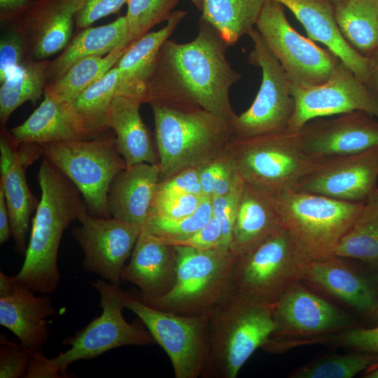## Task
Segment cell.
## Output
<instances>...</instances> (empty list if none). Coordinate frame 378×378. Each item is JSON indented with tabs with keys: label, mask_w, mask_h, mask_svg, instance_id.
Listing matches in <instances>:
<instances>
[{
	"label": "cell",
	"mask_w": 378,
	"mask_h": 378,
	"mask_svg": "<svg viewBox=\"0 0 378 378\" xmlns=\"http://www.w3.org/2000/svg\"><path fill=\"white\" fill-rule=\"evenodd\" d=\"M110 130V129H109ZM109 130L86 139L41 144L42 155L77 187L91 215L111 218L107 195L114 176L126 168Z\"/></svg>",
	"instance_id": "8992f818"
},
{
	"label": "cell",
	"mask_w": 378,
	"mask_h": 378,
	"mask_svg": "<svg viewBox=\"0 0 378 378\" xmlns=\"http://www.w3.org/2000/svg\"><path fill=\"white\" fill-rule=\"evenodd\" d=\"M295 109L286 131L298 133L309 121L354 111L378 119V99L341 61L330 77L314 86L290 83Z\"/></svg>",
	"instance_id": "5bb4252c"
},
{
	"label": "cell",
	"mask_w": 378,
	"mask_h": 378,
	"mask_svg": "<svg viewBox=\"0 0 378 378\" xmlns=\"http://www.w3.org/2000/svg\"><path fill=\"white\" fill-rule=\"evenodd\" d=\"M187 12L174 10L162 28L149 31L130 44L115 64L118 73L116 95L131 97L146 102V85L158 53Z\"/></svg>",
	"instance_id": "d4e9b609"
},
{
	"label": "cell",
	"mask_w": 378,
	"mask_h": 378,
	"mask_svg": "<svg viewBox=\"0 0 378 378\" xmlns=\"http://www.w3.org/2000/svg\"><path fill=\"white\" fill-rule=\"evenodd\" d=\"M200 11L202 9L203 0H189Z\"/></svg>",
	"instance_id": "9f6ffc18"
},
{
	"label": "cell",
	"mask_w": 378,
	"mask_h": 378,
	"mask_svg": "<svg viewBox=\"0 0 378 378\" xmlns=\"http://www.w3.org/2000/svg\"><path fill=\"white\" fill-rule=\"evenodd\" d=\"M244 185L241 180L227 194L211 198L213 216L218 219L222 229V246L230 249V242L234 224L239 201Z\"/></svg>",
	"instance_id": "7bdbcfd3"
},
{
	"label": "cell",
	"mask_w": 378,
	"mask_h": 378,
	"mask_svg": "<svg viewBox=\"0 0 378 378\" xmlns=\"http://www.w3.org/2000/svg\"><path fill=\"white\" fill-rule=\"evenodd\" d=\"M206 197L204 195L157 190L151 215L169 218L186 217L192 214Z\"/></svg>",
	"instance_id": "60d3db41"
},
{
	"label": "cell",
	"mask_w": 378,
	"mask_h": 378,
	"mask_svg": "<svg viewBox=\"0 0 378 378\" xmlns=\"http://www.w3.org/2000/svg\"><path fill=\"white\" fill-rule=\"evenodd\" d=\"M378 146L365 151L315 159L293 190L365 202L378 188Z\"/></svg>",
	"instance_id": "9a60e30c"
},
{
	"label": "cell",
	"mask_w": 378,
	"mask_h": 378,
	"mask_svg": "<svg viewBox=\"0 0 378 378\" xmlns=\"http://www.w3.org/2000/svg\"><path fill=\"white\" fill-rule=\"evenodd\" d=\"M47 69L48 83L59 78L74 63L90 56H104L117 48L130 44L125 15L113 22L80 29Z\"/></svg>",
	"instance_id": "f1b7e54d"
},
{
	"label": "cell",
	"mask_w": 378,
	"mask_h": 378,
	"mask_svg": "<svg viewBox=\"0 0 378 378\" xmlns=\"http://www.w3.org/2000/svg\"><path fill=\"white\" fill-rule=\"evenodd\" d=\"M267 0H203L201 18L212 25L229 45L255 28Z\"/></svg>",
	"instance_id": "d6a6232c"
},
{
	"label": "cell",
	"mask_w": 378,
	"mask_h": 378,
	"mask_svg": "<svg viewBox=\"0 0 378 378\" xmlns=\"http://www.w3.org/2000/svg\"><path fill=\"white\" fill-rule=\"evenodd\" d=\"M178 266L176 246L141 231L125 265L121 280L139 288L134 291L143 302L159 298L175 284Z\"/></svg>",
	"instance_id": "44dd1931"
},
{
	"label": "cell",
	"mask_w": 378,
	"mask_h": 378,
	"mask_svg": "<svg viewBox=\"0 0 378 378\" xmlns=\"http://www.w3.org/2000/svg\"><path fill=\"white\" fill-rule=\"evenodd\" d=\"M274 305L231 288L211 309L209 351L203 378H235L241 367L275 331Z\"/></svg>",
	"instance_id": "277c9868"
},
{
	"label": "cell",
	"mask_w": 378,
	"mask_h": 378,
	"mask_svg": "<svg viewBox=\"0 0 378 378\" xmlns=\"http://www.w3.org/2000/svg\"><path fill=\"white\" fill-rule=\"evenodd\" d=\"M274 312L276 328L267 342L289 333L314 335L354 328L351 317L299 283L274 304Z\"/></svg>",
	"instance_id": "d6986e66"
},
{
	"label": "cell",
	"mask_w": 378,
	"mask_h": 378,
	"mask_svg": "<svg viewBox=\"0 0 378 378\" xmlns=\"http://www.w3.org/2000/svg\"><path fill=\"white\" fill-rule=\"evenodd\" d=\"M179 0H127L125 14L130 43L167 21Z\"/></svg>",
	"instance_id": "f35d334b"
},
{
	"label": "cell",
	"mask_w": 378,
	"mask_h": 378,
	"mask_svg": "<svg viewBox=\"0 0 378 378\" xmlns=\"http://www.w3.org/2000/svg\"><path fill=\"white\" fill-rule=\"evenodd\" d=\"M12 236L10 220L6 199L0 188V244L2 245Z\"/></svg>",
	"instance_id": "f5cc1de1"
},
{
	"label": "cell",
	"mask_w": 378,
	"mask_h": 378,
	"mask_svg": "<svg viewBox=\"0 0 378 378\" xmlns=\"http://www.w3.org/2000/svg\"><path fill=\"white\" fill-rule=\"evenodd\" d=\"M35 0H0L1 25L16 22Z\"/></svg>",
	"instance_id": "f907efd6"
},
{
	"label": "cell",
	"mask_w": 378,
	"mask_h": 378,
	"mask_svg": "<svg viewBox=\"0 0 378 378\" xmlns=\"http://www.w3.org/2000/svg\"><path fill=\"white\" fill-rule=\"evenodd\" d=\"M288 8L309 37L324 44L365 84L370 59L360 55L344 38L337 24L334 5L328 0H276Z\"/></svg>",
	"instance_id": "603a6c76"
},
{
	"label": "cell",
	"mask_w": 378,
	"mask_h": 378,
	"mask_svg": "<svg viewBox=\"0 0 378 378\" xmlns=\"http://www.w3.org/2000/svg\"><path fill=\"white\" fill-rule=\"evenodd\" d=\"M228 162L227 153L220 158L198 169L200 183L204 196L211 198L216 183Z\"/></svg>",
	"instance_id": "c3c4849f"
},
{
	"label": "cell",
	"mask_w": 378,
	"mask_h": 378,
	"mask_svg": "<svg viewBox=\"0 0 378 378\" xmlns=\"http://www.w3.org/2000/svg\"><path fill=\"white\" fill-rule=\"evenodd\" d=\"M330 2H331L333 5L337 4L344 0H328Z\"/></svg>",
	"instance_id": "6f0895ef"
},
{
	"label": "cell",
	"mask_w": 378,
	"mask_h": 378,
	"mask_svg": "<svg viewBox=\"0 0 378 378\" xmlns=\"http://www.w3.org/2000/svg\"><path fill=\"white\" fill-rule=\"evenodd\" d=\"M281 228L272 192L244 181L230 251L237 256L244 254Z\"/></svg>",
	"instance_id": "cb8c5ba5"
},
{
	"label": "cell",
	"mask_w": 378,
	"mask_h": 378,
	"mask_svg": "<svg viewBox=\"0 0 378 378\" xmlns=\"http://www.w3.org/2000/svg\"><path fill=\"white\" fill-rule=\"evenodd\" d=\"M308 259L281 228L236 258L230 288L254 301L274 305L302 279Z\"/></svg>",
	"instance_id": "ba28073f"
},
{
	"label": "cell",
	"mask_w": 378,
	"mask_h": 378,
	"mask_svg": "<svg viewBox=\"0 0 378 378\" xmlns=\"http://www.w3.org/2000/svg\"><path fill=\"white\" fill-rule=\"evenodd\" d=\"M50 62V59L36 61L28 59L13 75L1 83V127L6 126L12 113L20 106L26 102L35 104L44 95Z\"/></svg>",
	"instance_id": "e575fe53"
},
{
	"label": "cell",
	"mask_w": 378,
	"mask_h": 378,
	"mask_svg": "<svg viewBox=\"0 0 378 378\" xmlns=\"http://www.w3.org/2000/svg\"><path fill=\"white\" fill-rule=\"evenodd\" d=\"M157 190L203 195L200 183L198 169H186L169 178L160 181Z\"/></svg>",
	"instance_id": "bcb514c9"
},
{
	"label": "cell",
	"mask_w": 378,
	"mask_h": 378,
	"mask_svg": "<svg viewBox=\"0 0 378 378\" xmlns=\"http://www.w3.org/2000/svg\"><path fill=\"white\" fill-rule=\"evenodd\" d=\"M34 293L13 276L0 272V324L31 351L47 344L50 328L46 318L55 314L48 294L36 296Z\"/></svg>",
	"instance_id": "ac0fdd59"
},
{
	"label": "cell",
	"mask_w": 378,
	"mask_h": 378,
	"mask_svg": "<svg viewBox=\"0 0 378 378\" xmlns=\"http://www.w3.org/2000/svg\"><path fill=\"white\" fill-rule=\"evenodd\" d=\"M340 342L363 352L378 356V326L351 328L342 335Z\"/></svg>",
	"instance_id": "7dc6e473"
},
{
	"label": "cell",
	"mask_w": 378,
	"mask_h": 378,
	"mask_svg": "<svg viewBox=\"0 0 378 378\" xmlns=\"http://www.w3.org/2000/svg\"><path fill=\"white\" fill-rule=\"evenodd\" d=\"M298 133L303 150L314 159L358 153L378 146V120L362 111L312 120Z\"/></svg>",
	"instance_id": "e0dca14e"
},
{
	"label": "cell",
	"mask_w": 378,
	"mask_h": 378,
	"mask_svg": "<svg viewBox=\"0 0 378 378\" xmlns=\"http://www.w3.org/2000/svg\"><path fill=\"white\" fill-rule=\"evenodd\" d=\"M41 194L32 219L24 260L13 278L35 293L52 294L60 281L57 258L61 239L88 205L73 182L43 158L37 174Z\"/></svg>",
	"instance_id": "7a4b0ae2"
},
{
	"label": "cell",
	"mask_w": 378,
	"mask_h": 378,
	"mask_svg": "<svg viewBox=\"0 0 378 378\" xmlns=\"http://www.w3.org/2000/svg\"><path fill=\"white\" fill-rule=\"evenodd\" d=\"M302 279L360 311L374 312L377 307L374 292L368 282L340 257L308 260Z\"/></svg>",
	"instance_id": "4316f807"
},
{
	"label": "cell",
	"mask_w": 378,
	"mask_h": 378,
	"mask_svg": "<svg viewBox=\"0 0 378 378\" xmlns=\"http://www.w3.org/2000/svg\"><path fill=\"white\" fill-rule=\"evenodd\" d=\"M176 248L178 266L174 286L166 295L144 302L181 315L210 311L230 289L237 255L220 247L206 250L183 246Z\"/></svg>",
	"instance_id": "52a82bcc"
},
{
	"label": "cell",
	"mask_w": 378,
	"mask_h": 378,
	"mask_svg": "<svg viewBox=\"0 0 378 378\" xmlns=\"http://www.w3.org/2000/svg\"><path fill=\"white\" fill-rule=\"evenodd\" d=\"M272 194L282 227L308 260L332 255L365 204L293 189Z\"/></svg>",
	"instance_id": "5b68a950"
},
{
	"label": "cell",
	"mask_w": 378,
	"mask_h": 378,
	"mask_svg": "<svg viewBox=\"0 0 378 378\" xmlns=\"http://www.w3.org/2000/svg\"><path fill=\"white\" fill-rule=\"evenodd\" d=\"M196 37L187 43L167 39L156 57L146 85V102L165 99L199 106L229 124L237 115L230 90L241 75L226 57L229 45L209 23L199 20Z\"/></svg>",
	"instance_id": "6da1fadb"
},
{
	"label": "cell",
	"mask_w": 378,
	"mask_h": 378,
	"mask_svg": "<svg viewBox=\"0 0 378 378\" xmlns=\"http://www.w3.org/2000/svg\"><path fill=\"white\" fill-rule=\"evenodd\" d=\"M332 255L378 263V188L365 202L362 212Z\"/></svg>",
	"instance_id": "d590c367"
},
{
	"label": "cell",
	"mask_w": 378,
	"mask_h": 378,
	"mask_svg": "<svg viewBox=\"0 0 378 378\" xmlns=\"http://www.w3.org/2000/svg\"><path fill=\"white\" fill-rule=\"evenodd\" d=\"M160 181L189 168L200 169L225 154L232 139L230 124L191 104L153 99Z\"/></svg>",
	"instance_id": "3957f363"
},
{
	"label": "cell",
	"mask_w": 378,
	"mask_h": 378,
	"mask_svg": "<svg viewBox=\"0 0 378 378\" xmlns=\"http://www.w3.org/2000/svg\"><path fill=\"white\" fill-rule=\"evenodd\" d=\"M365 377L367 378H378V368L369 371Z\"/></svg>",
	"instance_id": "11a10c76"
},
{
	"label": "cell",
	"mask_w": 378,
	"mask_h": 378,
	"mask_svg": "<svg viewBox=\"0 0 378 378\" xmlns=\"http://www.w3.org/2000/svg\"><path fill=\"white\" fill-rule=\"evenodd\" d=\"M118 83V73L114 66L103 78L67 103L85 139L94 138L109 130L107 115L116 95Z\"/></svg>",
	"instance_id": "1f68e13d"
},
{
	"label": "cell",
	"mask_w": 378,
	"mask_h": 378,
	"mask_svg": "<svg viewBox=\"0 0 378 378\" xmlns=\"http://www.w3.org/2000/svg\"><path fill=\"white\" fill-rule=\"evenodd\" d=\"M90 284L99 293L102 312L74 336L62 341L63 345L70 346L69 349L50 358L53 368L62 377H69L68 367L75 361L94 358L124 346H146L155 342L139 318L132 323L125 319L124 290L118 284L104 279Z\"/></svg>",
	"instance_id": "30bf717a"
},
{
	"label": "cell",
	"mask_w": 378,
	"mask_h": 378,
	"mask_svg": "<svg viewBox=\"0 0 378 378\" xmlns=\"http://www.w3.org/2000/svg\"><path fill=\"white\" fill-rule=\"evenodd\" d=\"M370 65L365 85L378 99V51L370 57Z\"/></svg>",
	"instance_id": "db71d44e"
},
{
	"label": "cell",
	"mask_w": 378,
	"mask_h": 378,
	"mask_svg": "<svg viewBox=\"0 0 378 378\" xmlns=\"http://www.w3.org/2000/svg\"><path fill=\"white\" fill-rule=\"evenodd\" d=\"M374 313L375 314V316L378 318V302H377V307L374 309Z\"/></svg>",
	"instance_id": "680465c9"
},
{
	"label": "cell",
	"mask_w": 378,
	"mask_h": 378,
	"mask_svg": "<svg viewBox=\"0 0 378 378\" xmlns=\"http://www.w3.org/2000/svg\"><path fill=\"white\" fill-rule=\"evenodd\" d=\"M284 8L276 0H267L255 24L257 30L290 83L314 86L326 82L340 59L300 34L288 21Z\"/></svg>",
	"instance_id": "4fadbf2b"
},
{
	"label": "cell",
	"mask_w": 378,
	"mask_h": 378,
	"mask_svg": "<svg viewBox=\"0 0 378 378\" xmlns=\"http://www.w3.org/2000/svg\"><path fill=\"white\" fill-rule=\"evenodd\" d=\"M160 181L158 164L141 162L120 171L107 195L111 216L143 228L152 214Z\"/></svg>",
	"instance_id": "7402d4cb"
},
{
	"label": "cell",
	"mask_w": 378,
	"mask_h": 378,
	"mask_svg": "<svg viewBox=\"0 0 378 378\" xmlns=\"http://www.w3.org/2000/svg\"><path fill=\"white\" fill-rule=\"evenodd\" d=\"M14 144L11 133L8 132L6 126L1 127V138H0V174L1 176H4L11 164H13L18 148Z\"/></svg>",
	"instance_id": "816d5d0a"
},
{
	"label": "cell",
	"mask_w": 378,
	"mask_h": 378,
	"mask_svg": "<svg viewBox=\"0 0 378 378\" xmlns=\"http://www.w3.org/2000/svg\"><path fill=\"white\" fill-rule=\"evenodd\" d=\"M41 155V145L20 144L13 164L0 178V188L4 191L9 213L15 248L21 255L25 254L27 248L26 242L31 214L39 203V200L29 188L26 169Z\"/></svg>",
	"instance_id": "484cf974"
},
{
	"label": "cell",
	"mask_w": 378,
	"mask_h": 378,
	"mask_svg": "<svg viewBox=\"0 0 378 378\" xmlns=\"http://www.w3.org/2000/svg\"><path fill=\"white\" fill-rule=\"evenodd\" d=\"M26 378H59L62 376L53 368L50 358H48L42 349L32 351L28 364Z\"/></svg>",
	"instance_id": "681fc988"
},
{
	"label": "cell",
	"mask_w": 378,
	"mask_h": 378,
	"mask_svg": "<svg viewBox=\"0 0 378 378\" xmlns=\"http://www.w3.org/2000/svg\"><path fill=\"white\" fill-rule=\"evenodd\" d=\"M141 104L136 98L117 95L108 112L107 126L115 134L116 148L127 167L141 162L159 163L157 148L140 114Z\"/></svg>",
	"instance_id": "83f0119b"
},
{
	"label": "cell",
	"mask_w": 378,
	"mask_h": 378,
	"mask_svg": "<svg viewBox=\"0 0 378 378\" xmlns=\"http://www.w3.org/2000/svg\"><path fill=\"white\" fill-rule=\"evenodd\" d=\"M83 1L35 0L12 24L23 37L29 59H49L64 49L72 38L75 15Z\"/></svg>",
	"instance_id": "ffe728a7"
},
{
	"label": "cell",
	"mask_w": 378,
	"mask_h": 378,
	"mask_svg": "<svg viewBox=\"0 0 378 378\" xmlns=\"http://www.w3.org/2000/svg\"><path fill=\"white\" fill-rule=\"evenodd\" d=\"M212 216L211 198L206 197L192 214L186 217L169 218L152 214L142 230L169 243L188 237L204 227Z\"/></svg>",
	"instance_id": "74e56055"
},
{
	"label": "cell",
	"mask_w": 378,
	"mask_h": 378,
	"mask_svg": "<svg viewBox=\"0 0 378 378\" xmlns=\"http://www.w3.org/2000/svg\"><path fill=\"white\" fill-rule=\"evenodd\" d=\"M167 244L188 246L201 250L223 248L220 223L217 218L212 216L211 218L204 227L188 237Z\"/></svg>",
	"instance_id": "f6af8a7d"
},
{
	"label": "cell",
	"mask_w": 378,
	"mask_h": 378,
	"mask_svg": "<svg viewBox=\"0 0 378 378\" xmlns=\"http://www.w3.org/2000/svg\"><path fill=\"white\" fill-rule=\"evenodd\" d=\"M129 46H120L104 56H90L76 61L59 78L48 83L44 93L58 102H71L103 78Z\"/></svg>",
	"instance_id": "836d02e7"
},
{
	"label": "cell",
	"mask_w": 378,
	"mask_h": 378,
	"mask_svg": "<svg viewBox=\"0 0 378 378\" xmlns=\"http://www.w3.org/2000/svg\"><path fill=\"white\" fill-rule=\"evenodd\" d=\"M31 350L8 340L4 335L0 337V377H24L28 368Z\"/></svg>",
	"instance_id": "b9f144b4"
},
{
	"label": "cell",
	"mask_w": 378,
	"mask_h": 378,
	"mask_svg": "<svg viewBox=\"0 0 378 378\" xmlns=\"http://www.w3.org/2000/svg\"><path fill=\"white\" fill-rule=\"evenodd\" d=\"M371 354L330 355L314 360L296 370L295 378H351L377 360Z\"/></svg>",
	"instance_id": "8d00e7d4"
},
{
	"label": "cell",
	"mask_w": 378,
	"mask_h": 378,
	"mask_svg": "<svg viewBox=\"0 0 378 378\" xmlns=\"http://www.w3.org/2000/svg\"><path fill=\"white\" fill-rule=\"evenodd\" d=\"M227 154L244 182L270 192L293 189L315 160L303 150L299 133L287 131L232 139Z\"/></svg>",
	"instance_id": "9c48e42d"
},
{
	"label": "cell",
	"mask_w": 378,
	"mask_h": 378,
	"mask_svg": "<svg viewBox=\"0 0 378 378\" xmlns=\"http://www.w3.org/2000/svg\"><path fill=\"white\" fill-rule=\"evenodd\" d=\"M10 133L17 146L86 139L68 104L58 102L46 93L34 111L22 124L13 127Z\"/></svg>",
	"instance_id": "f546056e"
},
{
	"label": "cell",
	"mask_w": 378,
	"mask_h": 378,
	"mask_svg": "<svg viewBox=\"0 0 378 378\" xmlns=\"http://www.w3.org/2000/svg\"><path fill=\"white\" fill-rule=\"evenodd\" d=\"M127 0H84L75 15V25L81 29L97 20L118 13Z\"/></svg>",
	"instance_id": "ee69618b"
},
{
	"label": "cell",
	"mask_w": 378,
	"mask_h": 378,
	"mask_svg": "<svg viewBox=\"0 0 378 378\" xmlns=\"http://www.w3.org/2000/svg\"><path fill=\"white\" fill-rule=\"evenodd\" d=\"M342 35L360 55L378 51V0H344L334 5Z\"/></svg>",
	"instance_id": "4dcf8cb0"
},
{
	"label": "cell",
	"mask_w": 378,
	"mask_h": 378,
	"mask_svg": "<svg viewBox=\"0 0 378 378\" xmlns=\"http://www.w3.org/2000/svg\"><path fill=\"white\" fill-rule=\"evenodd\" d=\"M125 308L133 312L155 342L168 355L176 378L202 377L209 355L210 311L181 315L153 307L134 291L123 293Z\"/></svg>",
	"instance_id": "8fae6325"
},
{
	"label": "cell",
	"mask_w": 378,
	"mask_h": 378,
	"mask_svg": "<svg viewBox=\"0 0 378 378\" xmlns=\"http://www.w3.org/2000/svg\"><path fill=\"white\" fill-rule=\"evenodd\" d=\"M0 38V84L13 75L28 59L25 43L14 25L1 26Z\"/></svg>",
	"instance_id": "ab89813d"
},
{
	"label": "cell",
	"mask_w": 378,
	"mask_h": 378,
	"mask_svg": "<svg viewBox=\"0 0 378 378\" xmlns=\"http://www.w3.org/2000/svg\"><path fill=\"white\" fill-rule=\"evenodd\" d=\"M253 43L248 62L260 68L262 80L251 106L230 123L232 139L285 132L295 109L290 82L256 28L248 34Z\"/></svg>",
	"instance_id": "7c38bea8"
},
{
	"label": "cell",
	"mask_w": 378,
	"mask_h": 378,
	"mask_svg": "<svg viewBox=\"0 0 378 378\" xmlns=\"http://www.w3.org/2000/svg\"><path fill=\"white\" fill-rule=\"evenodd\" d=\"M72 234L84 252L83 268L120 285L127 259L130 257L142 227L115 218H102L85 212Z\"/></svg>",
	"instance_id": "2e32d148"
}]
</instances>
